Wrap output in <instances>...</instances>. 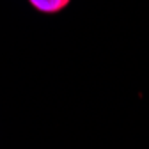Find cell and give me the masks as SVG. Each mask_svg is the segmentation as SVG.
I'll return each mask as SVG.
<instances>
[{
  "instance_id": "obj_1",
  "label": "cell",
  "mask_w": 149,
  "mask_h": 149,
  "mask_svg": "<svg viewBox=\"0 0 149 149\" xmlns=\"http://www.w3.org/2000/svg\"><path fill=\"white\" fill-rule=\"evenodd\" d=\"M29 2L36 11L45 13V14H55L66 9L71 0H29Z\"/></svg>"
}]
</instances>
